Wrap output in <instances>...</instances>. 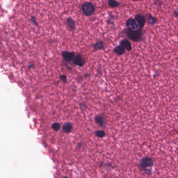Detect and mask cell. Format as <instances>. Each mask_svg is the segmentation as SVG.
<instances>
[{
  "label": "cell",
  "mask_w": 178,
  "mask_h": 178,
  "mask_svg": "<svg viewBox=\"0 0 178 178\" xmlns=\"http://www.w3.org/2000/svg\"><path fill=\"white\" fill-rule=\"evenodd\" d=\"M154 164L153 159L149 157H145L141 159L139 166L140 169L144 170L146 174L151 175L152 173L151 168L153 167Z\"/></svg>",
  "instance_id": "6da1fadb"
},
{
  "label": "cell",
  "mask_w": 178,
  "mask_h": 178,
  "mask_svg": "<svg viewBox=\"0 0 178 178\" xmlns=\"http://www.w3.org/2000/svg\"><path fill=\"white\" fill-rule=\"evenodd\" d=\"M127 36L133 41H141L143 38V32L141 29L132 30L127 29L126 31Z\"/></svg>",
  "instance_id": "7a4b0ae2"
},
{
  "label": "cell",
  "mask_w": 178,
  "mask_h": 178,
  "mask_svg": "<svg viewBox=\"0 0 178 178\" xmlns=\"http://www.w3.org/2000/svg\"><path fill=\"white\" fill-rule=\"evenodd\" d=\"M82 10L87 16L92 15L95 12V7L91 2H85L82 6Z\"/></svg>",
  "instance_id": "3957f363"
},
{
  "label": "cell",
  "mask_w": 178,
  "mask_h": 178,
  "mask_svg": "<svg viewBox=\"0 0 178 178\" xmlns=\"http://www.w3.org/2000/svg\"><path fill=\"white\" fill-rule=\"evenodd\" d=\"M62 56L65 61L69 62L72 61L74 60L76 55L74 52H70L65 51L62 52Z\"/></svg>",
  "instance_id": "277c9868"
},
{
  "label": "cell",
  "mask_w": 178,
  "mask_h": 178,
  "mask_svg": "<svg viewBox=\"0 0 178 178\" xmlns=\"http://www.w3.org/2000/svg\"><path fill=\"white\" fill-rule=\"evenodd\" d=\"M135 20L137 21L138 26L140 27V29L144 27L146 22L145 17L144 15H143L142 14H137L135 16Z\"/></svg>",
  "instance_id": "5b68a950"
},
{
  "label": "cell",
  "mask_w": 178,
  "mask_h": 178,
  "mask_svg": "<svg viewBox=\"0 0 178 178\" xmlns=\"http://www.w3.org/2000/svg\"><path fill=\"white\" fill-rule=\"evenodd\" d=\"M73 61V63L77 65L78 66L80 67H82L85 65V58L82 57V56L80 54H78L77 56H75Z\"/></svg>",
  "instance_id": "8992f818"
},
{
  "label": "cell",
  "mask_w": 178,
  "mask_h": 178,
  "mask_svg": "<svg viewBox=\"0 0 178 178\" xmlns=\"http://www.w3.org/2000/svg\"><path fill=\"white\" fill-rule=\"evenodd\" d=\"M126 24L127 26L129 27V29H131L132 30H137L138 28V25L136 21L132 18H130L127 20Z\"/></svg>",
  "instance_id": "52a82bcc"
},
{
  "label": "cell",
  "mask_w": 178,
  "mask_h": 178,
  "mask_svg": "<svg viewBox=\"0 0 178 178\" xmlns=\"http://www.w3.org/2000/svg\"><path fill=\"white\" fill-rule=\"evenodd\" d=\"M120 46L127 51H130L132 50V46L130 42L127 39H123L120 42Z\"/></svg>",
  "instance_id": "ba28073f"
},
{
  "label": "cell",
  "mask_w": 178,
  "mask_h": 178,
  "mask_svg": "<svg viewBox=\"0 0 178 178\" xmlns=\"http://www.w3.org/2000/svg\"><path fill=\"white\" fill-rule=\"evenodd\" d=\"M66 24L69 28L71 29V31H74L75 29V22L71 17H69L67 19Z\"/></svg>",
  "instance_id": "9c48e42d"
},
{
  "label": "cell",
  "mask_w": 178,
  "mask_h": 178,
  "mask_svg": "<svg viewBox=\"0 0 178 178\" xmlns=\"http://www.w3.org/2000/svg\"><path fill=\"white\" fill-rule=\"evenodd\" d=\"M104 43L102 41L96 42V43L93 45V49L95 51L102 50V49H104Z\"/></svg>",
  "instance_id": "30bf717a"
},
{
  "label": "cell",
  "mask_w": 178,
  "mask_h": 178,
  "mask_svg": "<svg viewBox=\"0 0 178 178\" xmlns=\"http://www.w3.org/2000/svg\"><path fill=\"white\" fill-rule=\"evenodd\" d=\"M114 52L119 56H121L125 53V49L122 46H118L115 48V49H114Z\"/></svg>",
  "instance_id": "8fae6325"
},
{
  "label": "cell",
  "mask_w": 178,
  "mask_h": 178,
  "mask_svg": "<svg viewBox=\"0 0 178 178\" xmlns=\"http://www.w3.org/2000/svg\"><path fill=\"white\" fill-rule=\"evenodd\" d=\"M72 128V126L71 123H65L63 126V129L65 132H69L71 131Z\"/></svg>",
  "instance_id": "7c38bea8"
},
{
  "label": "cell",
  "mask_w": 178,
  "mask_h": 178,
  "mask_svg": "<svg viewBox=\"0 0 178 178\" xmlns=\"http://www.w3.org/2000/svg\"><path fill=\"white\" fill-rule=\"evenodd\" d=\"M108 5L110 7H111L112 8L117 7H118V6L119 5V3L117 1H114V0H109L108 2Z\"/></svg>",
  "instance_id": "4fadbf2b"
},
{
  "label": "cell",
  "mask_w": 178,
  "mask_h": 178,
  "mask_svg": "<svg viewBox=\"0 0 178 178\" xmlns=\"http://www.w3.org/2000/svg\"><path fill=\"white\" fill-rule=\"evenodd\" d=\"M148 24L150 25H153L155 22H157V19L155 17L152 16L151 14H148Z\"/></svg>",
  "instance_id": "5bb4252c"
},
{
  "label": "cell",
  "mask_w": 178,
  "mask_h": 178,
  "mask_svg": "<svg viewBox=\"0 0 178 178\" xmlns=\"http://www.w3.org/2000/svg\"><path fill=\"white\" fill-rule=\"evenodd\" d=\"M95 121L96 122L99 123L100 125H103L104 124V120L101 116H97L95 118Z\"/></svg>",
  "instance_id": "9a60e30c"
},
{
  "label": "cell",
  "mask_w": 178,
  "mask_h": 178,
  "mask_svg": "<svg viewBox=\"0 0 178 178\" xmlns=\"http://www.w3.org/2000/svg\"><path fill=\"white\" fill-rule=\"evenodd\" d=\"M52 128H53L55 131H58L60 128V124L59 123H54L52 125Z\"/></svg>",
  "instance_id": "2e32d148"
},
{
  "label": "cell",
  "mask_w": 178,
  "mask_h": 178,
  "mask_svg": "<svg viewBox=\"0 0 178 178\" xmlns=\"http://www.w3.org/2000/svg\"><path fill=\"white\" fill-rule=\"evenodd\" d=\"M95 134H96V136L99 137H102L105 135V133L104 132L101 131H97V132H96Z\"/></svg>",
  "instance_id": "e0dca14e"
},
{
  "label": "cell",
  "mask_w": 178,
  "mask_h": 178,
  "mask_svg": "<svg viewBox=\"0 0 178 178\" xmlns=\"http://www.w3.org/2000/svg\"><path fill=\"white\" fill-rule=\"evenodd\" d=\"M60 78L61 79V80L64 83H67V77H66V75H60Z\"/></svg>",
  "instance_id": "ac0fdd59"
},
{
  "label": "cell",
  "mask_w": 178,
  "mask_h": 178,
  "mask_svg": "<svg viewBox=\"0 0 178 178\" xmlns=\"http://www.w3.org/2000/svg\"><path fill=\"white\" fill-rule=\"evenodd\" d=\"M177 11L175 12V16H178V9L177 10Z\"/></svg>",
  "instance_id": "d6986e66"
},
{
  "label": "cell",
  "mask_w": 178,
  "mask_h": 178,
  "mask_svg": "<svg viewBox=\"0 0 178 178\" xmlns=\"http://www.w3.org/2000/svg\"></svg>",
  "instance_id": "ffe728a7"
}]
</instances>
